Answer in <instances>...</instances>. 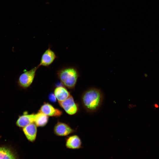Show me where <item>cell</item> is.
Returning a JSON list of instances; mask_svg holds the SVG:
<instances>
[{
    "label": "cell",
    "instance_id": "1",
    "mask_svg": "<svg viewBox=\"0 0 159 159\" xmlns=\"http://www.w3.org/2000/svg\"><path fill=\"white\" fill-rule=\"evenodd\" d=\"M80 100L82 106L86 112L94 113L99 109L102 104L103 94L100 90L91 87L83 92Z\"/></svg>",
    "mask_w": 159,
    "mask_h": 159
},
{
    "label": "cell",
    "instance_id": "2",
    "mask_svg": "<svg viewBox=\"0 0 159 159\" xmlns=\"http://www.w3.org/2000/svg\"><path fill=\"white\" fill-rule=\"evenodd\" d=\"M57 78L64 86L70 90L75 89L78 79L80 76V71L75 65H64L56 71Z\"/></svg>",
    "mask_w": 159,
    "mask_h": 159
},
{
    "label": "cell",
    "instance_id": "3",
    "mask_svg": "<svg viewBox=\"0 0 159 159\" xmlns=\"http://www.w3.org/2000/svg\"><path fill=\"white\" fill-rule=\"evenodd\" d=\"M40 67L38 65L28 71H24L18 78L17 83L21 89L26 90L32 83L36 75L37 70Z\"/></svg>",
    "mask_w": 159,
    "mask_h": 159
},
{
    "label": "cell",
    "instance_id": "4",
    "mask_svg": "<svg viewBox=\"0 0 159 159\" xmlns=\"http://www.w3.org/2000/svg\"><path fill=\"white\" fill-rule=\"evenodd\" d=\"M58 103L60 106L69 115L76 114L79 109L78 104L74 101L71 95L65 100Z\"/></svg>",
    "mask_w": 159,
    "mask_h": 159
},
{
    "label": "cell",
    "instance_id": "5",
    "mask_svg": "<svg viewBox=\"0 0 159 159\" xmlns=\"http://www.w3.org/2000/svg\"><path fill=\"white\" fill-rule=\"evenodd\" d=\"M76 132L68 124L58 121L55 125L53 128L54 134L59 137L67 136Z\"/></svg>",
    "mask_w": 159,
    "mask_h": 159
},
{
    "label": "cell",
    "instance_id": "6",
    "mask_svg": "<svg viewBox=\"0 0 159 159\" xmlns=\"http://www.w3.org/2000/svg\"><path fill=\"white\" fill-rule=\"evenodd\" d=\"M57 57L55 53L51 49V46L49 45L48 48L42 54L38 65L39 67H49Z\"/></svg>",
    "mask_w": 159,
    "mask_h": 159
},
{
    "label": "cell",
    "instance_id": "7",
    "mask_svg": "<svg viewBox=\"0 0 159 159\" xmlns=\"http://www.w3.org/2000/svg\"><path fill=\"white\" fill-rule=\"evenodd\" d=\"M38 111L48 116L58 117L62 114L63 112L60 110L55 107L48 102H44L41 105Z\"/></svg>",
    "mask_w": 159,
    "mask_h": 159
},
{
    "label": "cell",
    "instance_id": "8",
    "mask_svg": "<svg viewBox=\"0 0 159 159\" xmlns=\"http://www.w3.org/2000/svg\"><path fill=\"white\" fill-rule=\"evenodd\" d=\"M65 146L67 149L78 150L82 148V140L77 135H71L65 138Z\"/></svg>",
    "mask_w": 159,
    "mask_h": 159
},
{
    "label": "cell",
    "instance_id": "9",
    "mask_svg": "<svg viewBox=\"0 0 159 159\" xmlns=\"http://www.w3.org/2000/svg\"><path fill=\"white\" fill-rule=\"evenodd\" d=\"M35 113H33L29 114L25 111L23 114L19 116L16 124L19 128H22L34 122Z\"/></svg>",
    "mask_w": 159,
    "mask_h": 159
},
{
    "label": "cell",
    "instance_id": "10",
    "mask_svg": "<svg viewBox=\"0 0 159 159\" xmlns=\"http://www.w3.org/2000/svg\"><path fill=\"white\" fill-rule=\"evenodd\" d=\"M22 130L26 139L33 143L36 139L37 135V126L34 123H31L22 128Z\"/></svg>",
    "mask_w": 159,
    "mask_h": 159
},
{
    "label": "cell",
    "instance_id": "11",
    "mask_svg": "<svg viewBox=\"0 0 159 159\" xmlns=\"http://www.w3.org/2000/svg\"><path fill=\"white\" fill-rule=\"evenodd\" d=\"M54 93L58 102L65 100L71 95L67 88L62 85H56L54 89Z\"/></svg>",
    "mask_w": 159,
    "mask_h": 159
},
{
    "label": "cell",
    "instance_id": "12",
    "mask_svg": "<svg viewBox=\"0 0 159 159\" xmlns=\"http://www.w3.org/2000/svg\"><path fill=\"white\" fill-rule=\"evenodd\" d=\"M0 159H18L16 153L10 147L0 146Z\"/></svg>",
    "mask_w": 159,
    "mask_h": 159
},
{
    "label": "cell",
    "instance_id": "13",
    "mask_svg": "<svg viewBox=\"0 0 159 159\" xmlns=\"http://www.w3.org/2000/svg\"><path fill=\"white\" fill-rule=\"evenodd\" d=\"M49 120V116L38 111L37 113H35L34 123L37 127H42L47 125Z\"/></svg>",
    "mask_w": 159,
    "mask_h": 159
},
{
    "label": "cell",
    "instance_id": "14",
    "mask_svg": "<svg viewBox=\"0 0 159 159\" xmlns=\"http://www.w3.org/2000/svg\"><path fill=\"white\" fill-rule=\"evenodd\" d=\"M48 99L49 101L52 103L57 102V98L54 93L51 92L48 95Z\"/></svg>",
    "mask_w": 159,
    "mask_h": 159
},
{
    "label": "cell",
    "instance_id": "15",
    "mask_svg": "<svg viewBox=\"0 0 159 159\" xmlns=\"http://www.w3.org/2000/svg\"><path fill=\"white\" fill-rule=\"evenodd\" d=\"M155 106L156 107H158V106L157 104H155Z\"/></svg>",
    "mask_w": 159,
    "mask_h": 159
}]
</instances>
